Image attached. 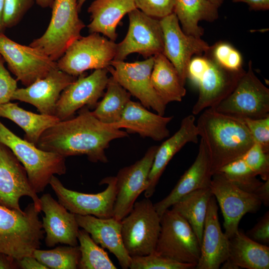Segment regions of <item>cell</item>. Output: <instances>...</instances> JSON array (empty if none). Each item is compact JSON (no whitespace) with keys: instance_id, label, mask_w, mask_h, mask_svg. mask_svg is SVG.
Returning <instances> with one entry per match:
<instances>
[{"instance_id":"49","label":"cell","mask_w":269,"mask_h":269,"mask_svg":"<svg viewBox=\"0 0 269 269\" xmlns=\"http://www.w3.org/2000/svg\"><path fill=\"white\" fill-rule=\"evenodd\" d=\"M4 0H0V33H3L5 27L3 22Z\"/></svg>"},{"instance_id":"8","label":"cell","mask_w":269,"mask_h":269,"mask_svg":"<svg viewBox=\"0 0 269 269\" xmlns=\"http://www.w3.org/2000/svg\"><path fill=\"white\" fill-rule=\"evenodd\" d=\"M117 43L100 33L81 36L56 61L60 70L77 77L89 70L107 68L114 60Z\"/></svg>"},{"instance_id":"33","label":"cell","mask_w":269,"mask_h":269,"mask_svg":"<svg viewBox=\"0 0 269 269\" xmlns=\"http://www.w3.org/2000/svg\"><path fill=\"white\" fill-rule=\"evenodd\" d=\"M106 89L92 113L101 122L113 124L121 119L131 95L112 76L109 78Z\"/></svg>"},{"instance_id":"24","label":"cell","mask_w":269,"mask_h":269,"mask_svg":"<svg viewBox=\"0 0 269 269\" xmlns=\"http://www.w3.org/2000/svg\"><path fill=\"white\" fill-rule=\"evenodd\" d=\"M212 175L208 153L203 141L200 139L198 153L192 165L181 176L169 194L154 204L159 216L188 193L209 188Z\"/></svg>"},{"instance_id":"34","label":"cell","mask_w":269,"mask_h":269,"mask_svg":"<svg viewBox=\"0 0 269 269\" xmlns=\"http://www.w3.org/2000/svg\"><path fill=\"white\" fill-rule=\"evenodd\" d=\"M81 257L78 269H116L108 254L92 239L85 230H79L77 235Z\"/></svg>"},{"instance_id":"1","label":"cell","mask_w":269,"mask_h":269,"mask_svg":"<svg viewBox=\"0 0 269 269\" xmlns=\"http://www.w3.org/2000/svg\"><path fill=\"white\" fill-rule=\"evenodd\" d=\"M87 107L79 110L76 117L60 121L46 130L36 146L64 157L85 155L92 162L107 163L105 153L113 140L128 136L127 132L103 123Z\"/></svg>"},{"instance_id":"12","label":"cell","mask_w":269,"mask_h":269,"mask_svg":"<svg viewBox=\"0 0 269 269\" xmlns=\"http://www.w3.org/2000/svg\"><path fill=\"white\" fill-rule=\"evenodd\" d=\"M153 64L154 56L134 62L113 60L107 69L131 96L139 100L142 105L163 116L166 106L155 92L151 82Z\"/></svg>"},{"instance_id":"9","label":"cell","mask_w":269,"mask_h":269,"mask_svg":"<svg viewBox=\"0 0 269 269\" xmlns=\"http://www.w3.org/2000/svg\"><path fill=\"white\" fill-rule=\"evenodd\" d=\"M212 108L242 119L269 116V89L254 73L251 61L233 90Z\"/></svg>"},{"instance_id":"26","label":"cell","mask_w":269,"mask_h":269,"mask_svg":"<svg viewBox=\"0 0 269 269\" xmlns=\"http://www.w3.org/2000/svg\"><path fill=\"white\" fill-rule=\"evenodd\" d=\"M172 119V116L164 117L150 112L139 102L131 100L119 121L111 125L116 129H125L128 133L160 141L169 136L167 125Z\"/></svg>"},{"instance_id":"52","label":"cell","mask_w":269,"mask_h":269,"mask_svg":"<svg viewBox=\"0 0 269 269\" xmlns=\"http://www.w3.org/2000/svg\"><path fill=\"white\" fill-rule=\"evenodd\" d=\"M86 1V0H77V7L79 12L81 10L82 6Z\"/></svg>"},{"instance_id":"38","label":"cell","mask_w":269,"mask_h":269,"mask_svg":"<svg viewBox=\"0 0 269 269\" xmlns=\"http://www.w3.org/2000/svg\"><path fill=\"white\" fill-rule=\"evenodd\" d=\"M196 265L180 263L155 252L131 257V269H191Z\"/></svg>"},{"instance_id":"29","label":"cell","mask_w":269,"mask_h":269,"mask_svg":"<svg viewBox=\"0 0 269 269\" xmlns=\"http://www.w3.org/2000/svg\"><path fill=\"white\" fill-rule=\"evenodd\" d=\"M151 82L155 92L166 106L172 102H181L186 92L184 84L171 62L162 54L154 56Z\"/></svg>"},{"instance_id":"42","label":"cell","mask_w":269,"mask_h":269,"mask_svg":"<svg viewBox=\"0 0 269 269\" xmlns=\"http://www.w3.org/2000/svg\"><path fill=\"white\" fill-rule=\"evenodd\" d=\"M136 8L147 15L160 19L173 12L175 0H134Z\"/></svg>"},{"instance_id":"5","label":"cell","mask_w":269,"mask_h":269,"mask_svg":"<svg viewBox=\"0 0 269 269\" xmlns=\"http://www.w3.org/2000/svg\"><path fill=\"white\" fill-rule=\"evenodd\" d=\"M0 142L7 146L25 168L37 193L43 192L51 177L66 172V158L39 148L12 133L0 120Z\"/></svg>"},{"instance_id":"27","label":"cell","mask_w":269,"mask_h":269,"mask_svg":"<svg viewBox=\"0 0 269 269\" xmlns=\"http://www.w3.org/2000/svg\"><path fill=\"white\" fill-rule=\"evenodd\" d=\"M134 0H94L88 8L91 22L90 33H101L115 41L117 27L126 14L136 9Z\"/></svg>"},{"instance_id":"31","label":"cell","mask_w":269,"mask_h":269,"mask_svg":"<svg viewBox=\"0 0 269 269\" xmlns=\"http://www.w3.org/2000/svg\"><path fill=\"white\" fill-rule=\"evenodd\" d=\"M173 12L182 29L186 34L197 37L203 35L199 22H213L219 17L218 8L207 0H175Z\"/></svg>"},{"instance_id":"28","label":"cell","mask_w":269,"mask_h":269,"mask_svg":"<svg viewBox=\"0 0 269 269\" xmlns=\"http://www.w3.org/2000/svg\"><path fill=\"white\" fill-rule=\"evenodd\" d=\"M228 259L239 268L269 269V247L250 238L240 229L229 239Z\"/></svg>"},{"instance_id":"20","label":"cell","mask_w":269,"mask_h":269,"mask_svg":"<svg viewBox=\"0 0 269 269\" xmlns=\"http://www.w3.org/2000/svg\"><path fill=\"white\" fill-rule=\"evenodd\" d=\"M76 79V77L57 67L28 86L17 88L12 100L30 104L36 107L40 114L54 115L61 93Z\"/></svg>"},{"instance_id":"10","label":"cell","mask_w":269,"mask_h":269,"mask_svg":"<svg viewBox=\"0 0 269 269\" xmlns=\"http://www.w3.org/2000/svg\"><path fill=\"white\" fill-rule=\"evenodd\" d=\"M155 253L174 261L196 266L200 245L188 222L173 209L160 217V230Z\"/></svg>"},{"instance_id":"22","label":"cell","mask_w":269,"mask_h":269,"mask_svg":"<svg viewBox=\"0 0 269 269\" xmlns=\"http://www.w3.org/2000/svg\"><path fill=\"white\" fill-rule=\"evenodd\" d=\"M218 206L213 195L209 201L196 269H218L229 257V239L221 229Z\"/></svg>"},{"instance_id":"32","label":"cell","mask_w":269,"mask_h":269,"mask_svg":"<svg viewBox=\"0 0 269 269\" xmlns=\"http://www.w3.org/2000/svg\"><path fill=\"white\" fill-rule=\"evenodd\" d=\"M212 196L210 187L198 189L185 195L171 206V209L191 226L200 245L208 205Z\"/></svg>"},{"instance_id":"16","label":"cell","mask_w":269,"mask_h":269,"mask_svg":"<svg viewBox=\"0 0 269 269\" xmlns=\"http://www.w3.org/2000/svg\"><path fill=\"white\" fill-rule=\"evenodd\" d=\"M159 20L163 39L162 54L173 65L185 84L187 67L191 58L194 55L204 54L210 46L200 37L185 33L174 12Z\"/></svg>"},{"instance_id":"17","label":"cell","mask_w":269,"mask_h":269,"mask_svg":"<svg viewBox=\"0 0 269 269\" xmlns=\"http://www.w3.org/2000/svg\"><path fill=\"white\" fill-rule=\"evenodd\" d=\"M22 196L30 197L36 208L41 211V203L32 188L26 171L5 145L0 142V206L22 211L19 200Z\"/></svg>"},{"instance_id":"39","label":"cell","mask_w":269,"mask_h":269,"mask_svg":"<svg viewBox=\"0 0 269 269\" xmlns=\"http://www.w3.org/2000/svg\"><path fill=\"white\" fill-rule=\"evenodd\" d=\"M251 170L262 179H269V153L263 151L259 144L254 142L242 156Z\"/></svg>"},{"instance_id":"51","label":"cell","mask_w":269,"mask_h":269,"mask_svg":"<svg viewBox=\"0 0 269 269\" xmlns=\"http://www.w3.org/2000/svg\"><path fill=\"white\" fill-rule=\"evenodd\" d=\"M219 8L223 3L224 0H207Z\"/></svg>"},{"instance_id":"23","label":"cell","mask_w":269,"mask_h":269,"mask_svg":"<svg viewBox=\"0 0 269 269\" xmlns=\"http://www.w3.org/2000/svg\"><path fill=\"white\" fill-rule=\"evenodd\" d=\"M198 132L194 115L184 118L178 131L158 146L148 178V185L144 192L145 198H150L158 181L172 157L189 142H198Z\"/></svg>"},{"instance_id":"46","label":"cell","mask_w":269,"mask_h":269,"mask_svg":"<svg viewBox=\"0 0 269 269\" xmlns=\"http://www.w3.org/2000/svg\"><path fill=\"white\" fill-rule=\"evenodd\" d=\"M262 204L266 206L269 205V179L265 181L259 186L254 193Z\"/></svg>"},{"instance_id":"35","label":"cell","mask_w":269,"mask_h":269,"mask_svg":"<svg viewBox=\"0 0 269 269\" xmlns=\"http://www.w3.org/2000/svg\"><path fill=\"white\" fill-rule=\"evenodd\" d=\"M33 256L48 269H76L81 257L78 246H59L49 250L36 249Z\"/></svg>"},{"instance_id":"14","label":"cell","mask_w":269,"mask_h":269,"mask_svg":"<svg viewBox=\"0 0 269 269\" xmlns=\"http://www.w3.org/2000/svg\"><path fill=\"white\" fill-rule=\"evenodd\" d=\"M210 189L221 209L224 233L229 239L239 230L242 217L256 212L262 204L254 194L241 189L218 172L212 175Z\"/></svg>"},{"instance_id":"36","label":"cell","mask_w":269,"mask_h":269,"mask_svg":"<svg viewBox=\"0 0 269 269\" xmlns=\"http://www.w3.org/2000/svg\"><path fill=\"white\" fill-rule=\"evenodd\" d=\"M217 172L241 189L251 193L263 183L242 157L226 164Z\"/></svg>"},{"instance_id":"41","label":"cell","mask_w":269,"mask_h":269,"mask_svg":"<svg viewBox=\"0 0 269 269\" xmlns=\"http://www.w3.org/2000/svg\"><path fill=\"white\" fill-rule=\"evenodd\" d=\"M254 142L269 153V116L260 119H244Z\"/></svg>"},{"instance_id":"7","label":"cell","mask_w":269,"mask_h":269,"mask_svg":"<svg viewBox=\"0 0 269 269\" xmlns=\"http://www.w3.org/2000/svg\"><path fill=\"white\" fill-rule=\"evenodd\" d=\"M122 237L131 257L154 252L160 230V217L148 198L136 202L122 220Z\"/></svg>"},{"instance_id":"48","label":"cell","mask_w":269,"mask_h":269,"mask_svg":"<svg viewBox=\"0 0 269 269\" xmlns=\"http://www.w3.org/2000/svg\"><path fill=\"white\" fill-rule=\"evenodd\" d=\"M17 267L16 260L12 257L3 253H0V269H15Z\"/></svg>"},{"instance_id":"19","label":"cell","mask_w":269,"mask_h":269,"mask_svg":"<svg viewBox=\"0 0 269 269\" xmlns=\"http://www.w3.org/2000/svg\"><path fill=\"white\" fill-rule=\"evenodd\" d=\"M158 146L150 147L144 156L134 164L118 171L113 217L121 220L132 210L135 200L145 191L154 156Z\"/></svg>"},{"instance_id":"45","label":"cell","mask_w":269,"mask_h":269,"mask_svg":"<svg viewBox=\"0 0 269 269\" xmlns=\"http://www.w3.org/2000/svg\"><path fill=\"white\" fill-rule=\"evenodd\" d=\"M17 267L22 269H48L33 256H25L16 260Z\"/></svg>"},{"instance_id":"21","label":"cell","mask_w":269,"mask_h":269,"mask_svg":"<svg viewBox=\"0 0 269 269\" xmlns=\"http://www.w3.org/2000/svg\"><path fill=\"white\" fill-rule=\"evenodd\" d=\"M42 217V228L46 234L45 245L53 247L58 244L78 246L79 226L75 214L69 212L51 194L46 193L40 198Z\"/></svg>"},{"instance_id":"44","label":"cell","mask_w":269,"mask_h":269,"mask_svg":"<svg viewBox=\"0 0 269 269\" xmlns=\"http://www.w3.org/2000/svg\"><path fill=\"white\" fill-rule=\"evenodd\" d=\"M250 238L259 243L269 244V212L267 211L256 224L246 234Z\"/></svg>"},{"instance_id":"6","label":"cell","mask_w":269,"mask_h":269,"mask_svg":"<svg viewBox=\"0 0 269 269\" xmlns=\"http://www.w3.org/2000/svg\"><path fill=\"white\" fill-rule=\"evenodd\" d=\"M51 7V17L46 30L29 45L57 61L81 36L85 25L79 17L77 0H54Z\"/></svg>"},{"instance_id":"18","label":"cell","mask_w":269,"mask_h":269,"mask_svg":"<svg viewBox=\"0 0 269 269\" xmlns=\"http://www.w3.org/2000/svg\"><path fill=\"white\" fill-rule=\"evenodd\" d=\"M108 72L107 68L100 69L88 76H79L61 93L54 115L63 121L74 117L75 112L84 107L95 109L105 93Z\"/></svg>"},{"instance_id":"11","label":"cell","mask_w":269,"mask_h":269,"mask_svg":"<svg viewBox=\"0 0 269 269\" xmlns=\"http://www.w3.org/2000/svg\"><path fill=\"white\" fill-rule=\"evenodd\" d=\"M129 26L124 39L117 44L114 61H124L130 54L138 53L147 58L162 53L163 33L159 19L136 8L128 13Z\"/></svg>"},{"instance_id":"50","label":"cell","mask_w":269,"mask_h":269,"mask_svg":"<svg viewBox=\"0 0 269 269\" xmlns=\"http://www.w3.org/2000/svg\"><path fill=\"white\" fill-rule=\"evenodd\" d=\"M54 0H35L36 3L40 7L46 8L52 7Z\"/></svg>"},{"instance_id":"2","label":"cell","mask_w":269,"mask_h":269,"mask_svg":"<svg viewBox=\"0 0 269 269\" xmlns=\"http://www.w3.org/2000/svg\"><path fill=\"white\" fill-rule=\"evenodd\" d=\"M196 124L208 153L212 174L241 157L254 143L243 119L212 108L203 110Z\"/></svg>"},{"instance_id":"30","label":"cell","mask_w":269,"mask_h":269,"mask_svg":"<svg viewBox=\"0 0 269 269\" xmlns=\"http://www.w3.org/2000/svg\"><path fill=\"white\" fill-rule=\"evenodd\" d=\"M0 117L17 125L25 133L24 139L35 145L42 134L60 121L55 115L35 114L10 102L0 105Z\"/></svg>"},{"instance_id":"37","label":"cell","mask_w":269,"mask_h":269,"mask_svg":"<svg viewBox=\"0 0 269 269\" xmlns=\"http://www.w3.org/2000/svg\"><path fill=\"white\" fill-rule=\"evenodd\" d=\"M205 54L228 71L238 72L244 70L241 53L227 42L220 41L216 42L212 46H210Z\"/></svg>"},{"instance_id":"15","label":"cell","mask_w":269,"mask_h":269,"mask_svg":"<svg viewBox=\"0 0 269 269\" xmlns=\"http://www.w3.org/2000/svg\"><path fill=\"white\" fill-rule=\"evenodd\" d=\"M100 184H107L101 192L89 194L66 188L55 176L49 184L58 202L66 209L75 214L92 215L101 218L113 217L116 195V176H108L101 180Z\"/></svg>"},{"instance_id":"3","label":"cell","mask_w":269,"mask_h":269,"mask_svg":"<svg viewBox=\"0 0 269 269\" xmlns=\"http://www.w3.org/2000/svg\"><path fill=\"white\" fill-rule=\"evenodd\" d=\"M33 203L23 211L0 206V253L18 260L39 249L44 231Z\"/></svg>"},{"instance_id":"47","label":"cell","mask_w":269,"mask_h":269,"mask_svg":"<svg viewBox=\"0 0 269 269\" xmlns=\"http://www.w3.org/2000/svg\"><path fill=\"white\" fill-rule=\"evenodd\" d=\"M234 2L247 3L251 10H267L269 9V0H232Z\"/></svg>"},{"instance_id":"13","label":"cell","mask_w":269,"mask_h":269,"mask_svg":"<svg viewBox=\"0 0 269 269\" xmlns=\"http://www.w3.org/2000/svg\"><path fill=\"white\" fill-rule=\"evenodd\" d=\"M0 55L16 80L25 87L44 78L57 67L56 61L42 52L17 43L3 33H0Z\"/></svg>"},{"instance_id":"4","label":"cell","mask_w":269,"mask_h":269,"mask_svg":"<svg viewBox=\"0 0 269 269\" xmlns=\"http://www.w3.org/2000/svg\"><path fill=\"white\" fill-rule=\"evenodd\" d=\"M245 72L228 71L205 53L192 58L187 67V78L199 91L192 114L198 115L217 106L233 90Z\"/></svg>"},{"instance_id":"25","label":"cell","mask_w":269,"mask_h":269,"mask_svg":"<svg viewBox=\"0 0 269 269\" xmlns=\"http://www.w3.org/2000/svg\"><path fill=\"white\" fill-rule=\"evenodd\" d=\"M75 217L79 227L87 232L96 244L113 254L122 269L129 268L131 257L123 241L121 220L113 217L101 218L78 214H75Z\"/></svg>"},{"instance_id":"43","label":"cell","mask_w":269,"mask_h":269,"mask_svg":"<svg viewBox=\"0 0 269 269\" xmlns=\"http://www.w3.org/2000/svg\"><path fill=\"white\" fill-rule=\"evenodd\" d=\"M4 60L0 55V105L8 103L17 88V80L5 68Z\"/></svg>"},{"instance_id":"40","label":"cell","mask_w":269,"mask_h":269,"mask_svg":"<svg viewBox=\"0 0 269 269\" xmlns=\"http://www.w3.org/2000/svg\"><path fill=\"white\" fill-rule=\"evenodd\" d=\"M35 2V0H4L5 27L10 28L17 24Z\"/></svg>"}]
</instances>
